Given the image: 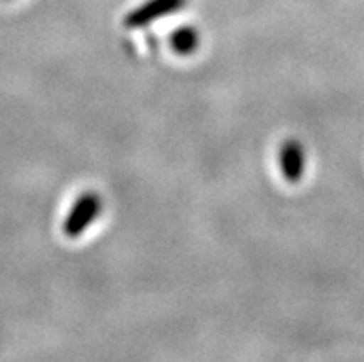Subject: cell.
<instances>
[{"instance_id": "3957f363", "label": "cell", "mask_w": 364, "mask_h": 362, "mask_svg": "<svg viewBox=\"0 0 364 362\" xmlns=\"http://www.w3.org/2000/svg\"><path fill=\"white\" fill-rule=\"evenodd\" d=\"M279 165L282 174L289 183H298L305 172V151L300 141L287 139L279 150Z\"/></svg>"}, {"instance_id": "6da1fadb", "label": "cell", "mask_w": 364, "mask_h": 362, "mask_svg": "<svg viewBox=\"0 0 364 362\" xmlns=\"http://www.w3.org/2000/svg\"><path fill=\"white\" fill-rule=\"evenodd\" d=\"M102 198L97 193H83L74 202L73 209L69 211L67 218L63 222V233L69 239H78L85 231L91 228V224L97 220L102 213Z\"/></svg>"}, {"instance_id": "277c9868", "label": "cell", "mask_w": 364, "mask_h": 362, "mask_svg": "<svg viewBox=\"0 0 364 362\" xmlns=\"http://www.w3.org/2000/svg\"><path fill=\"white\" fill-rule=\"evenodd\" d=\"M171 46L176 54L191 55L200 46V33L194 26H181L171 36Z\"/></svg>"}, {"instance_id": "7a4b0ae2", "label": "cell", "mask_w": 364, "mask_h": 362, "mask_svg": "<svg viewBox=\"0 0 364 362\" xmlns=\"http://www.w3.org/2000/svg\"><path fill=\"white\" fill-rule=\"evenodd\" d=\"M185 4H187V0H146V2H143L134 11H129L126 15L124 26L129 28V30L144 28L148 24H152L154 21H157V18L178 14Z\"/></svg>"}]
</instances>
